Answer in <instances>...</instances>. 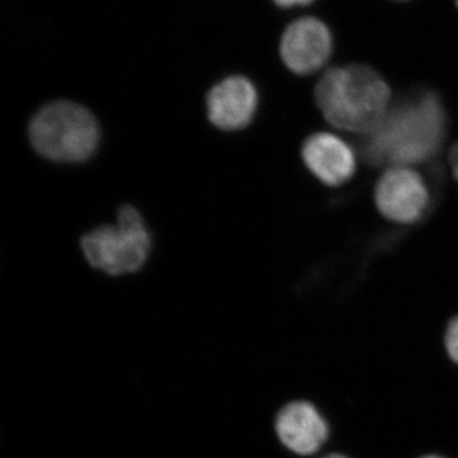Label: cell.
Masks as SVG:
<instances>
[{"instance_id": "obj_1", "label": "cell", "mask_w": 458, "mask_h": 458, "mask_svg": "<svg viewBox=\"0 0 458 458\" xmlns=\"http://www.w3.org/2000/svg\"><path fill=\"white\" fill-rule=\"evenodd\" d=\"M445 131L447 116L438 95L418 93L387 111L367 134L364 158L373 165L420 164L437 153Z\"/></svg>"}, {"instance_id": "obj_2", "label": "cell", "mask_w": 458, "mask_h": 458, "mask_svg": "<svg viewBox=\"0 0 458 458\" xmlns=\"http://www.w3.org/2000/svg\"><path fill=\"white\" fill-rule=\"evenodd\" d=\"M315 96L331 125L369 134L387 113L391 90L375 69L352 64L328 69L319 78Z\"/></svg>"}, {"instance_id": "obj_3", "label": "cell", "mask_w": 458, "mask_h": 458, "mask_svg": "<svg viewBox=\"0 0 458 458\" xmlns=\"http://www.w3.org/2000/svg\"><path fill=\"white\" fill-rule=\"evenodd\" d=\"M36 152L56 162H82L99 141L98 120L74 102L57 101L42 108L30 125Z\"/></svg>"}, {"instance_id": "obj_4", "label": "cell", "mask_w": 458, "mask_h": 458, "mask_svg": "<svg viewBox=\"0 0 458 458\" xmlns=\"http://www.w3.org/2000/svg\"><path fill=\"white\" fill-rule=\"evenodd\" d=\"M152 240L140 213L123 205L117 225H102L82 238V250L90 267L108 276L134 273L146 264Z\"/></svg>"}, {"instance_id": "obj_5", "label": "cell", "mask_w": 458, "mask_h": 458, "mask_svg": "<svg viewBox=\"0 0 458 458\" xmlns=\"http://www.w3.org/2000/svg\"><path fill=\"white\" fill-rule=\"evenodd\" d=\"M276 441L292 456H316L333 438V426L318 403L307 399L286 401L273 420Z\"/></svg>"}, {"instance_id": "obj_6", "label": "cell", "mask_w": 458, "mask_h": 458, "mask_svg": "<svg viewBox=\"0 0 458 458\" xmlns=\"http://www.w3.org/2000/svg\"><path fill=\"white\" fill-rule=\"evenodd\" d=\"M333 35L321 20L303 17L286 27L280 38V56L295 74L316 73L333 54Z\"/></svg>"}, {"instance_id": "obj_7", "label": "cell", "mask_w": 458, "mask_h": 458, "mask_svg": "<svg viewBox=\"0 0 458 458\" xmlns=\"http://www.w3.org/2000/svg\"><path fill=\"white\" fill-rule=\"evenodd\" d=\"M376 204L390 221L411 225L426 213L429 192L417 172L394 167L386 172L377 183Z\"/></svg>"}, {"instance_id": "obj_8", "label": "cell", "mask_w": 458, "mask_h": 458, "mask_svg": "<svg viewBox=\"0 0 458 458\" xmlns=\"http://www.w3.org/2000/svg\"><path fill=\"white\" fill-rule=\"evenodd\" d=\"M208 117L222 131H240L254 119L258 92L251 81L232 75L214 86L207 96Z\"/></svg>"}, {"instance_id": "obj_9", "label": "cell", "mask_w": 458, "mask_h": 458, "mask_svg": "<svg viewBox=\"0 0 458 458\" xmlns=\"http://www.w3.org/2000/svg\"><path fill=\"white\" fill-rule=\"evenodd\" d=\"M302 157L309 170L327 185H343L355 172V157L351 147L328 132L307 138Z\"/></svg>"}, {"instance_id": "obj_10", "label": "cell", "mask_w": 458, "mask_h": 458, "mask_svg": "<svg viewBox=\"0 0 458 458\" xmlns=\"http://www.w3.org/2000/svg\"><path fill=\"white\" fill-rule=\"evenodd\" d=\"M442 346L448 360L458 369V315L445 325L442 335Z\"/></svg>"}, {"instance_id": "obj_11", "label": "cell", "mask_w": 458, "mask_h": 458, "mask_svg": "<svg viewBox=\"0 0 458 458\" xmlns=\"http://www.w3.org/2000/svg\"><path fill=\"white\" fill-rule=\"evenodd\" d=\"M280 8H293L311 4L315 0H273Z\"/></svg>"}, {"instance_id": "obj_12", "label": "cell", "mask_w": 458, "mask_h": 458, "mask_svg": "<svg viewBox=\"0 0 458 458\" xmlns=\"http://www.w3.org/2000/svg\"><path fill=\"white\" fill-rule=\"evenodd\" d=\"M450 162L452 171H454V177H456V180L458 181V143L456 144V146L452 148Z\"/></svg>"}, {"instance_id": "obj_13", "label": "cell", "mask_w": 458, "mask_h": 458, "mask_svg": "<svg viewBox=\"0 0 458 458\" xmlns=\"http://www.w3.org/2000/svg\"><path fill=\"white\" fill-rule=\"evenodd\" d=\"M318 458H352L349 456V454H344V452L340 451H330L328 454H322L321 457Z\"/></svg>"}, {"instance_id": "obj_14", "label": "cell", "mask_w": 458, "mask_h": 458, "mask_svg": "<svg viewBox=\"0 0 458 458\" xmlns=\"http://www.w3.org/2000/svg\"><path fill=\"white\" fill-rule=\"evenodd\" d=\"M418 458H450V457L445 456V454H421V456H419Z\"/></svg>"}, {"instance_id": "obj_15", "label": "cell", "mask_w": 458, "mask_h": 458, "mask_svg": "<svg viewBox=\"0 0 458 458\" xmlns=\"http://www.w3.org/2000/svg\"><path fill=\"white\" fill-rule=\"evenodd\" d=\"M399 2H406V0H399Z\"/></svg>"}, {"instance_id": "obj_16", "label": "cell", "mask_w": 458, "mask_h": 458, "mask_svg": "<svg viewBox=\"0 0 458 458\" xmlns=\"http://www.w3.org/2000/svg\"><path fill=\"white\" fill-rule=\"evenodd\" d=\"M456 4H457V7H458V0H456Z\"/></svg>"}]
</instances>
